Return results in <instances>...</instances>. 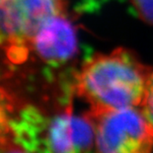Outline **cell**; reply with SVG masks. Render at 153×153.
<instances>
[{"label":"cell","mask_w":153,"mask_h":153,"mask_svg":"<svg viewBox=\"0 0 153 153\" xmlns=\"http://www.w3.org/2000/svg\"><path fill=\"white\" fill-rule=\"evenodd\" d=\"M93 153H152L153 129L140 107L91 113Z\"/></svg>","instance_id":"3"},{"label":"cell","mask_w":153,"mask_h":153,"mask_svg":"<svg viewBox=\"0 0 153 153\" xmlns=\"http://www.w3.org/2000/svg\"><path fill=\"white\" fill-rule=\"evenodd\" d=\"M128 2L139 19L153 24V0H128Z\"/></svg>","instance_id":"6"},{"label":"cell","mask_w":153,"mask_h":153,"mask_svg":"<svg viewBox=\"0 0 153 153\" xmlns=\"http://www.w3.org/2000/svg\"><path fill=\"white\" fill-rule=\"evenodd\" d=\"M0 153H30V152H28L26 149L21 147L20 145L14 143V144H9L7 146H5L4 148H2Z\"/></svg>","instance_id":"8"},{"label":"cell","mask_w":153,"mask_h":153,"mask_svg":"<svg viewBox=\"0 0 153 153\" xmlns=\"http://www.w3.org/2000/svg\"><path fill=\"white\" fill-rule=\"evenodd\" d=\"M151 71L131 51L117 48L87 59L77 71L74 87L91 113L140 107Z\"/></svg>","instance_id":"1"},{"label":"cell","mask_w":153,"mask_h":153,"mask_svg":"<svg viewBox=\"0 0 153 153\" xmlns=\"http://www.w3.org/2000/svg\"><path fill=\"white\" fill-rule=\"evenodd\" d=\"M95 128L89 113L76 115L66 111L55 116L45 131L48 153H90L94 150Z\"/></svg>","instance_id":"4"},{"label":"cell","mask_w":153,"mask_h":153,"mask_svg":"<svg viewBox=\"0 0 153 153\" xmlns=\"http://www.w3.org/2000/svg\"><path fill=\"white\" fill-rule=\"evenodd\" d=\"M63 15L67 0H0V50L15 63L27 60L40 32Z\"/></svg>","instance_id":"2"},{"label":"cell","mask_w":153,"mask_h":153,"mask_svg":"<svg viewBox=\"0 0 153 153\" xmlns=\"http://www.w3.org/2000/svg\"><path fill=\"white\" fill-rule=\"evenodd\" d=\"M77 48L75 26L68 15L58 16L48 22L36 38L31 56L51 65H60L72 59L77 53Z\"/></svg>","instance_id":"5"},{"label":"cell","mask_w":153,"mask_h":153,"mask_svg":"<svg viewBox=\"0 0 153 153\" xmlns=\"http://www.w3.org/2000/svg\"><path fill=\"white\" fill-rule=\"evenodd\" d=\"M140 109L153 129V69L149 77L147 89H146L143 102L140 105Z\"/></svg>","instance_id":"7"}]
</instances>
